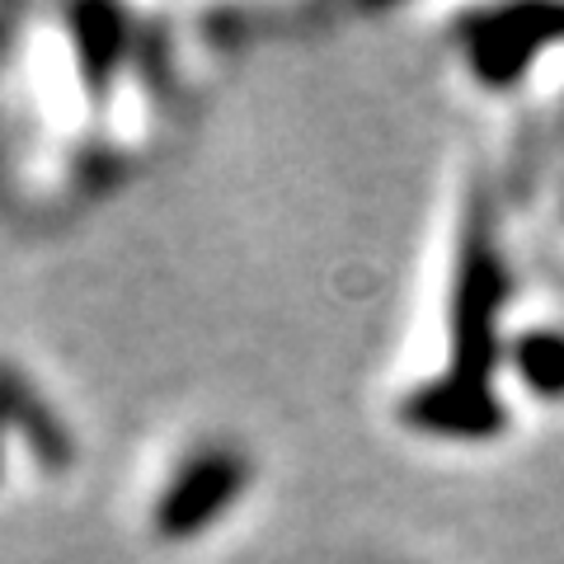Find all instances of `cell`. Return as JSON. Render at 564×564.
I'll return each instance as SVG.
<instances>
[{
    "label": "cell",
    "instance_id": "6",
    "mask_svg": "<svg viewBox=\"0 0 564 564\" xmlns=\"http://www.w3.org/2000/svg\"><path fill=\"white\" fill-rule=\"evenodd\" d=\"M70 24H76V47H80V66H85V80L99 85L113 76V66L122 57V43H128V33H122V14L113 10H76L70 14Z\"/></svg>",
    "mask_w": 564,
    "mask_h": 564
},
{
    "label": "cell",
    "instance_id": "5",
    "mask_svg": "<svg viewBox=\"0 0 564 564\" xmlns=\"http://www.w3.org/2000/svg\"><path fill=\"white\" fill-rule=\"evenodd\" d=\"M0 429H20L29 437L33 456H43L47 466H66L70 462L62 423L47 414V404L33 395L14 372H0Z\"/></svg>",
    "mask_w": 564,
    "mask_h": 564
},
{
    "label": "cell",
    "instance_id": "4",
    "mask_svg": "<svg viewBox=\"0 0 564 564\" xmlns=\"http://www.w3.org/2000/svg\"><path fill=\"white\" fill-rule=\"evenodd\" d=\"M410 423L429 433H452V437H485L503 429V410L494 391H470L462 381H437L429 391L410 400Z\"/></svg>",
    "mask_w": 564,
    "mask_h": 564
},
{
    "label": "cell",
    "instance_id": "3",
    "mask_svg": "<svg viewBox=\"0 0 564 564\" xmlns=\"http://www.w3.org/2000/svg\"><path fill=\"white\" fill-rule=\"evenodd\" d=\"M564 33V10L555 6H527L503 14H480L470 39V62L485 85H508L536 52Z\"/></svg>",
    "mask_w": 564,
    "mask_h": 564
},
{
    "label": "cell",
    "instance_id": "1",
    "mask_svg": "<svg viewBox=\"0 0 564 564\" xmlns=\"http://www.w3.org/2000/svg\"><path fill=\"white\" fill-rule=\"evenodd\" d=\"M508 296L503 259L485 217L466 221L462 240V269H456V302H452V372L447 381H462L470 391H489V372L499 358V311Z\"/></svg>",
    "mask_w": 564,
    "mask_h": 564
},
{
    "label": "cell",
    "instance_id": "7",
    "mask_svg": "<svg viewBox=\"0 0 564 564\" xmlns=\"http://www.w3.org/2000/svg\"><path fill=\"white\" fill-rule=\"evenodd\" d=\"M513 362H518V377L532 386L536 395H545V400L564 395V334H555V329L527 334V339L513 344Z\"/></svg>",
    "mask_w": 564,
    "mask_h": 564
},
{
    "label": "cell",
    "instance_id": "2",
    "mask_svg": "<svg viewBox=\"0 0 564 564\" xmlns=\"http://www.w3.org/2000/svg\"><path fill=\"white\" fill-rule=\"evenodd\" d=\"M245 480H250V466L236 447H207L193 462L180 466V475L170 480V489L155 503V527L170 541L198 536L217 522L226 508L240 499Z\"/></svg>",
    "mask_w": 564,
    "mask_h": 564
}]
</instances>
